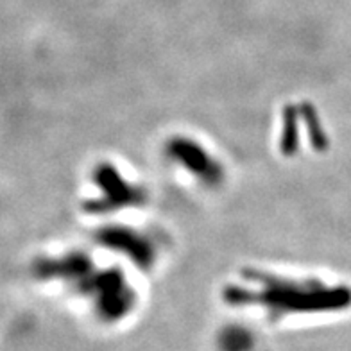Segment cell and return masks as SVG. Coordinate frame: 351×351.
Wrapping results in <instances>:
<instances>
[]
</instances>
